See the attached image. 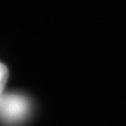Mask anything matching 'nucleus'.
I'll list each match as a JSON object with an SVG mask.
<instances>
[{"label":"nucleus","instance_id":"2","mask_svg":"<svg viewBox=\"0 0 126 126\" xmlns=\"http://www.w3.org/2000/svg\"><path fill=\"white\" fill-rule=\"evenodd\" d=\"M8 75H9V72H8L6 65L0 62V94H3L5 85L8 79Z\"/></svg>","mask_w":126,"mask_h":126},{"label":"nucleus","instance_id":"1","mask_svg":"<svg viewBox=\"0 0 126 126\" xmlns=\"http://www.w3.org/2000/svg\"><path fill=\"white\" fill-rule=\"evenodd\" d=\"M29 105L23 96L15 94H0V119L13 122L26 116Z\"/></svg>","mask_w":126,"mask_h":126}]
</instances>
